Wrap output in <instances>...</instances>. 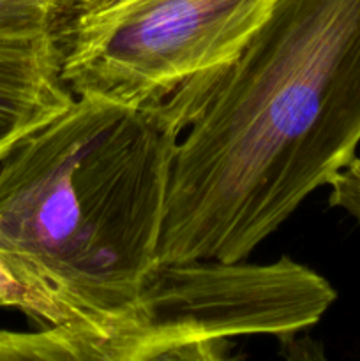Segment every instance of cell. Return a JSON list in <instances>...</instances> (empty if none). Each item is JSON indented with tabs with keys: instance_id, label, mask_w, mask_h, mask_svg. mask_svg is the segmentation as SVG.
Listing matches in <instances>:
<instances>
[{
	"instance_id": "cell-1",
	"label": "cell",
	"mask_w": 360,
	"mask_h": 361,
	"mask_svg": "<svg viewBox=\"0 0 360 361\" xmlns=\"http://www.w3.org/2000/svg\"><path fill=\"white\" fill-rule=\"evenodd\" d=\"M360 141V0H275L180 136L159 261H244Z\"/></svg>"
},
{
	"instance_id": "cell-2",
	"label": "cell",
	"mask_w": 360,
	"mask_h": 361,
	"mask_svg": "<svg viewBox=\"0 0 360 361\" xmlns=\"http://www.w3.org/2000/svg\"><path fill=\"white\" fill-rule=\"evenodd\" d=\"M208 78L73 104L0 161V307L108 338L159 264L169 173Z\"/></svg>"
},
{
	"instance_id": "cell-3",
	"label": "cell",
	"mask_w": 360,
	"mask_h": 361,
	"mask_svg": "<svg viewBox=\"0 0 360 361\" xmlns=\"http://www.w3.org/2000/svg\"><path fill=\"white\" fill-rule=\"evenodd\" d=\"M275 0H69L52 30L74 97L161 101L228 67Z\"/></svg>"
},
{
	"instance_id": "cell-4",
	"label": "cell",
	"mask_w": 360,
	"mask_h": 361,
	"mask_svg": "<svg viewBox=\"0 0 360 361\" xmlns=\"http://www.w3.org/2000/svg\"><path fill=\"white\" fill-rule=\"evenodd\" d=\"M335 298L327 279L286 256L268 264L159 261L126 317L99 341L115 360L133 361L191 338H282L314 326Z\"/></svg>"
},
{
	"instance_id": "cell-5",
	"label": "cell",
	"mask_w": 360,
	"mask_h": 361,
	"mask_svg": "<svg viewBox=\"0 0 360 361\" xmlns=\"http://www.w3.org/2000/svg\"><path fill=\"white\" fill-rule=\"evenodd\" d=\"M74 99L60 76L52 34L0 35V161Z\"/></svg>"
},
{
	"instance_id": "cell-6",
	"label": "cell",
	"mask_w": 360,
	"mask_h": 361,
	"mask_svg": "<svg viewBox=\"0 0 360 361\" xmlns=\"http://www.w3.org/2000/svg\"><path fill=\"white\" fill-rule=\"evenodd\" d=\"M0 361H119L97 337L69 328H0Z\"/></svg>"
},
{
	"instance_id": "cell-7",
	"label": "cell",
	"mask_w": 360,
	"mask_h": 361,
	"mask_svg": "<svg viewBox=\"0 0 360 361\" xmlns=\"http://www.w3.org/2000/svg\"><path fill=\"white\" fill-rule=\"evenodd\" d=\"M67 0H0V35L52 34Z\"/></svg>"
},
{
	"instance_id": "cell-8",
	"label": "cell",
	"mask_w": 360,
	"mask_h": 361,
	"mask_svg": "<svg viewBox=\"0 0 360 361\" xmlns=\"http://www.w3.org/2000/svg\"><path fill=\"white\" fill-rule=\"evenodd\" d=\"M133 361H242L229 351L228 338H191L140 353Z\"/></svg>"
},
{
	"instance_id": "cell-9",
	"label": "cell",
	"mask_w": 360,
	"mask_h": 361,
	"mask_svg": "<svg viewBox=\"0 0 360 361\" xmlns=\"http://www.w3.org/2000/svg\"><path fill=\"white\" fill-rule=\"evenodd\" d=\"M328 185L332 189L330 207L342 208L360 221V159L353 157Z\"/></svg>"
},
{
	"instance_id": "cell-10",
	"label": "cell",
	"mask_w": 360,
	"mask_h": 361,
	"mask_svg": "<svg viewBox=\"0 0 360 361\" xmlns=\"http://www.w3.org/2000/svg\"><path fill=\"white\" fill-rule=\"evenodd\" d=\"M282 361H328L323 345L307 335H288L279 338Z\"/></svg>"
},
{
	"instance_id": "cell-11",
	"label": "cell",
	"mask_w": 360,
	"mask_h": 361,
	"mask_svg": "<svg viewBox=\"0 0 360 361\" xmlns=\"http://www.w3.org/2000/svg\"><path fill=\"white\" fill-rule=\"evenodd\" d=\"M67 2H69V0H67Z\"/></svg>"
}]
</instances>
